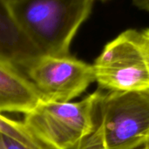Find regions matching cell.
Returning a JSON list of instances; mask_svg holds the SVG:
<instances>
[{
  "mask_svg": "<svg viewBox=\"0 0 149 149\" xmlns=\"http://www.w3.org/2000/svg\"><path fill=\"white\" fill-rule=\"evenodd\" d=\"M95 0H17L13 17L44 55H68L71 44L89 17Z\"/></svg>",
  "mask_w": 149,
  "mask_h": 149,
  "instance_id": "cell-1",
  "label": "cell"
},
{
  "mask_svg": "<svg viewBox=\"0 0 149 149\" xmlns=\"http://www.w3.org/2000/svg\"><path fill=\"white\" fill-rule=\"evenodd\" d=\"M100 90L78 102L41 100L24 114L29 133L49 149H74L96 129L94 114L102 96Z\"/></svg>",
  "mask_w": 149,
  "mask_h": 149,
  "instance_id": "cell-2",
  "label": "cell"
},
{
  "mask_svg": "<svg viewBox=\"0 0 149 149\" xmlns=\"http://www.w3.org/2000/svg\"><path fill=\"white\" fill-rule=\"evenodd\" d=\"M93 66L100 89L149 90V38L144 31L127 30L106 45Z\"/></svg>",
  "mask_w": 149,
  "mask_h": 149,
  "instance_id": "cell-3",
  "label": "cell"
},
{
  "mask_svg": "<svg viewBox=\"0 0 149 149\" xmlns=\"http://www.w3.org/2000/svg\"><path fill=\"white\" fill-rule=\"evenodd\" d=\"M106 149H138L149 140V90L108 92L98 105Z\"/></svg>",
  "mask_w": 149,
  "mask_h": 149,
  "instance_id": "cell-4",
  "label": "cell"
},
{
  "mask_svg": "<svg viewBox=\"0 0 149 149\" xmlns=\"http://www.w3.org/2000/svg\"><path fill=\"white\" fill-rule=\"evenodd\" d=\"M43 101L70 102L95 81L93 65L68 55H44L26 71Z\"/></svg>",
  "mask_w": 149,
  "mask_h": 149,
  "instance_id": "cell-5",
  "label": "cell"
},
{
  "mask_svg": "<svg viewBox=\"0 0 149 149\" xmlns=\"http://www.w3.org/2000/svg\"><path fill=\"white\" fill-rule=\"evenodd\" d=\"M41 56L16 22L10 3L0 0V61L24 74Z\"/></svg>",
  "mask_w": 149,
  "mask_h": 149,
  "instance_id": "cell-6",
  "label": "cell"
},
{
  "mask_svg": "<svg viewBox=\"0 0 149 149\" xmlns=\"http://www.w3.org/2000/svg\"><path fill=\"white\" fill-rule=\"evenodd\" d=\"M41 97L25 74L0 61V113L31 111Z\"/></svg>",
  "mask_w": 149,
  "mask_h": 149,
  "instance_id": "cell-7",
  "label": "cell"
},
{
  "mask_svg": "<svg viewBox=\"0 0 149 149\" xmlns=\"http://www.w3.org/2000/svg\"><path fill=\"white\" fill-rule=\"evenodd\" d=\"M0 133L13 137L31 148L49 149L29 133L23 122L10 120L2 114H0Z\"/></svg>",
  "mask_w": 149,
  "mask_h": 149,
  "instance_id": "cell-8",
  "label": "cell"
},
{
  "mask_svg": "<svg viewBox=\"0 0 149 149\" xmlns=\"http://www.w3.org/2000/svg\"><path fill=\"white\" fill-rule=\"evenodd\" d=\"M74 149H106L103 141L102 129L100 124L91 135L83 140Z\"/></svg>",
  "mask_w": 149,
  "mask_h": 149,
  "instance_id": "cell-9",
  "label": "cell"
},
{
  "mask_svg": "<svg viewBox=\"0 0 149 149\" xmlns=\"http://www.w3.org/2000/svg\"><path fill=\"white\" fill-rule=\"evenodd\" d=\"M0 149H33L17 139L0 133Z\"/></svg>",
  "mask_w": 149,
  "mask_h": 149,
  "instance_id": "cell-10",
  "label": "cell"
},
{
  "mask_svg": "<svg viewBox=\"0 0 149 149\" xmlns=\"http://www.w3.org/2000/svg\"><path fill=\"white\" fill-rule=\"evenodd\" d=\"M144 31H145L146 35L148 36V38H149V29H147V30H145Z\"/></svg>",
  "mask_w": 149,
  "mask_h": 149,
  "instance_id": "cell-11",
  "label": "cell"
},
{
  "mask_svg": "<svg viewBox=\"0 0 149 149\" xmlns=\"http://www.w3.org/2000/svg\"><path fill=\"white\" fill-rule=\"evenodd\" d=\"M9 3H12V2H15V1H17V0H6Z\"/></svg>",
  "mask_w": 149,
  "mask_h": 149,
  "instance_id": "cell-12",
  "label": "cell"
},
{
  "mask_svg": "<svg viewBox=\"0 0 149 149\" xmlns=\"http://www.w3.org/2000/svg\"><path fill=\"white\" fill-rule=\"evenodd\" d=\"M145 146H146V147H147V148H148L149 149V140H148V141L147 142V144H146Z\"/></svg>",
  "mask_w": 149,
  "mask_h": 149,
  "instance_id": "cell-13",
  "label": "cell"
},
{
  "mask_svg": "<svg viewBox=\"0 0 149 149\" xmlns=\"http://www.w3.org/2000/svg\"><path fill=\"white\" fill-rule=\"evenodd\" d=\"M138 149H148L146 146H144V147H142V148H138Z\"/></svg>",
  "mask_w": 149,
  "mask_h": 149,
  "instance_id": "cell-14",
  "label": "cell"
},
{
  "mask_svg": "<svg viewBox=\"0 0 149 149\" xmlns=\"http://www.w3.org/2000/svg\"><path fill=\"white\" fill-rule=\"evenodd\" d=\"M100 1H106V0H100Z\"/></svg>",
  "mask_w": 149,
  "mask_h": 149,
  "instance_id": "cell-15",
  "label": "cell"
}]
</instances>
